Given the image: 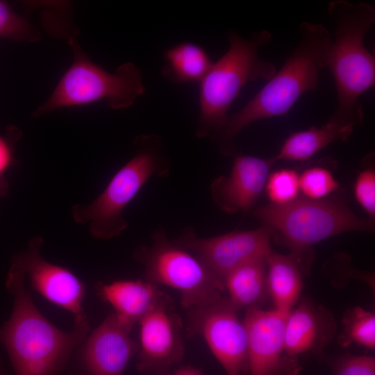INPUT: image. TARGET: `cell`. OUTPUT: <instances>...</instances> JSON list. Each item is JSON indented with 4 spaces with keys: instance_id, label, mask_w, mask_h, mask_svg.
<instances>
[{
    "instance_id": "1",
    "label": "cell",
    "mask_w": 375,
    "mask_h": 375,
    "mask_svg": "<svg viewBox=\"0 0 375 375\" xmlns=\"http://www.w3.org/2000/svg\"><path fill=\"white\" fill-rule=\"evenodd\" d=\"M26 278L22 267L12 259L6 288L13 297V308L0 326V343L15 375H59L88 335L90 324L74 323L68 332L57 328L38 309L26 289Z\"/></svg>"
},
{
    "instance_id": "2",
    "label": "cell",
    "mask_w": 375,
    "mask_h": 375,
    "mask_svg": "<svg viewBox=\"0 0 375 375\" xmlns=\"http://www.w3.org/2000/svg\"><path fill=\"white\" fill-rule=\"evenodd\" d=\"M331 42L332 36L323 25L301 23L298 41L282 67L249 101L228 117L213 140L222 155L235 153V138L247 126L286 115L301 96L318 90L319 74L326 67Z\"/></svg>"
},
{
    "instance_id": "3",
    "label": "cell",
    "mask_w": 375,
    "mask_h": 375,
    "mask_svg": "<svg viewBox=\"0 0 375 375\" xmlns=\"http://www.w3.org/2000/svg\"><path fill=\"white\" fill-rule=\"evenodd\" d=\"M327 12L335 24L326 65L337 92L333 115L356 128L364 119L360 97L375 85V58L364 44L375 23V9L367 3L334 0Z\"/></svg>"
},
{
    "instance_id": "4",
    "label": "cell",
    "mask_w": 375,
    "mask_h": 375,
    "mask_svg": "<svg viewBox=\"0 0 375 375\" xmlns=\"http://www.w3.org/2000/svg\"><path fill=\"white\" fill-rule=\"evenodd\" d=\"M267 30L253 32L244 38L229 31V47L201 81L199 112L194 133L212 141L228 121V112L242 88L248 83L268 81L276 72L273 63L261 59L258 52L271 42Z\"/></svg>"
},
{
    "instance_id": "5",
    "label": "cell",
    "mask_w": 375,
    "mask_h": 375,
    "mask_svg": "<svg viewBox=\"0 0 375 375\" xmlns=\"http://www.w3.org/2000/svg\"><path fill=\"white\" fill-rule=\"evenodd\" d=\"M133 144L134 155L113 175L103 191L91 203L72 208L74 221L88 223L97 239L109 240L125 231L128 226L122 215L125 208L150 178L169 174L171 160L159 135H138Z\"/></svg>"
},
{
    "instance_id": "6",
    "label": "cell",
    "mask_w": 375,
    "mask_h": 375,
    "mask_svg": "<svg viewBox=\"0 0 375 375\" xmlns=\"http://www.w3.org/2000/svg\"><path fill=\"white\" fill-rule=\"evenodd\" d=\"M344 194L336 192L321 199L298 197L283 204H267L253 215L273 231V236L302 261L316 243L349 231H372L374 223L351 210Z\"/></svg>"
},
{
    "instance_id": "7",
    "label": "cell",
    "mask_w": 375,
    "mask_h": 375,
    "mask_svg": "<svg viewBox=\"0 0 375 375\" xmlns=\"http://www.w3.org/2000/svg\"><path fill=\"white\" fill-rule=\"evenodd\" d=\"M68 42L74 60L50 97L32 113L33 117L101 100L112 109H124L145 93L142 73L133 62L124 63L110 73L93 62L74 38L69 37Z\"/></svg>"
},
{
    "instance_id": "8",
    "label": "cell",
    "mask_w": 375,
    "mask_h": 375,
    "mask_svg": "<svg viewBox=\"0 0 375 375\" xmlns=\"http://www.w3.org/2000/svg\"><path fill=\"white\" fill-rule=\"evenodd\" d=\"M133 257L143 266L144 280L177 290L187 310L215 301L225 291L222 280L207 265L169 240L162 226L152 233L151 243L138 247Z\"/></svg>"
},
{
    "instance_id": "9",
    "label": "cell",
    "mask_w": 375,
    "mask_h": 375,
    "mask_svg": "<svg viewBox=\"0 0 375 375\" xmlns=\"http://www.w3.org/2000/svg\"><path fill=\"white\" fill-rule=\"evenodd\" d=\"M238 312L222 296L187 313V336H202L227 375L249 372L247 335Z\"/></svg>"
},
{
    "instance_id": "10",
    "label": "cell",
    "mask_w": 375,
    "mask_h": 375,
    "mask_svg": "<svg viewBox=\"0 0 375 375\" xmlns=\"http://www.w3.org/2000/svg\"><path fill=\"white\" fill-rule=\"evenodd\" d=\"M274 233L268 226L235 231L209 238L198 236L186 228L172 240L180 247L199 257L222 280L232 269L251 260L266 257L272 251Z\"/></svg>"
},
{
    "instance_id": "11",
    "label": "cell",
    "mask_w": 375,
    "mask_h": 375,
    "mask_svg": "<svg viewBox=\"0 0 375 375\" xmlns=\"http://www.w3.org/2000/svg\"><path fill=\"white\" fill-rule=\"evenodd\" d=\"M288 312L262 307L246 309L243 323L247 335L250 375H296L295 358L285 351Z\"/></svg>"
},
{
    "instance_id": "12",
    "label": "cell",
    "mask_w": 375,
    "mask_h": 375,
    "mask_svg": "<svg viewBox=\"0 0 375 375\" xmlns=\"http://www.w3.org/2000/svg\"><path fill=\"white\" fill-rule=\"evenodd\" d=\"M41 237H34L23 251L12 259L28 277L32 288L52 303L70 312L74 323L89 324L83 307L85 288L83 282L68 269L51 263L40 255Z\"/></svg>"
},
{
    "instance_id": "13",
    "label": "cell",
    "mask_w": 375,
    "mask_h": 375,
    "mask_svg": "<svg viewBox=\"0 0 375 375\" xmlns=\"http://www.w3.org/2000/svg\"><path fill=\"white\" fill-rule=\"evenodd\" d=\"M131 331L108 314L80 344L68 375H123L139 348Z\"/></svg>"
},
{
    "instance_id": "14",
    "label": "cell",
    "mask_w": 375,
    "mask_h": 375,
    "mask_svg": "<svg viewBox=\"0 0 375 375\" xmlns=\"http://www.w3.org/2000/svg\"><path fill=\"white\" fill-rule=\"evenodd\" d=\"M174 306L173 301L163 304L139 322V372L160 374L182 360L185 352L183 322L174 312Z\"/></svg>"
},
{
    "instance_id": "15",
    "label": "cell",
    "mask_w": 375,
    "mask_h": 375,
    "mask_svg": "<svg viewBox=\"0 0 375 375\" xmlns=\"http://www.w3.org/2000/svg\"><path fill=\"white\" fill-rule=\"evenodd\" d=\"M276 163L274 158L236 155L230 173L216 178L210 185L215 204L222 211L247 213L256 203Z\"/></svg>"
},
{
    "instance_id": "16",
    "label": "cell",
    "mask_w": 375,
    "mask_h": 375,
    "mask_svg": "<svg viewBox=\"0 0 375 375\" xmlns=\"http://www.w3.org/2000/svg\"><path fill=\"white\" fill-rule=\"evenodd\" d=\"M300 299L289 311L285 322V351L292 358L322 352L336 331V322L330 310L310 299Z\"/></svg>"
},
{
    "instance_id": "17",
    "label": "cell",
    "mask_w": 375,
    "mask_h": 375,
    "mask_svg": "<svg viewBox=\"0 0 375 375\" xmlns=\"http://www.w3.org/2000/svg\"><path fill=\"white\" fill-rule=\"evenodd\" d=\"M94 290L102 301L112 306L118 320L130 330L156 308L173 301L158 285L144 279L97 282Z\"/></svg>"
},
{
    "instance_id": "18",
    "label": "cell",
    "mask_w": 375,
    "mask_h": 375,
    "mask_svg": "<svg viewBox=\"0 0 375 375\" xmlns=\"http://www.w3.org/2000/svg\"><path fill=\"white\" fill-rule=\"evenodd\" d=\"M354 129L332 115L320 127L312 126L308 129L290 134L273 158L276 162L279 160L307 161L335 141H348Z\"/></svg>"
},
{
    "instance_id": "19",
    "label": "cell",
    "mask_w": 375,
    "mask_h": 375,
    "mask_svg": "<svg viewBox=\"0 0 375 375\" xmlns=\"http://www.w3.org/2000/svg\"><path fill=\"white\" fill-rule=\"evenodd\" d=\"M302 261L294 255L272 250L266 256L267 284L276 309L289 312L300 300L303 288Z\"/></svg>"
},
{
    "instance_id": "20",
    "label": "cell",
    "mask_w": 375,
    "mask_h": 375,
    "mask_svg": "<svg viewBox=\"0 0 375 375\" xmlns=\"http://www.w3.org/2000/svg\"><path fill=\"white\" fill-rule=\"evenodd\" d=\"M228 299L235 310L262 307L269 299L266 257L244 263L229 272L223 279Z\"/></svg>"
},
{
    "instance_id": "21",
    "label": "cell",
    "mask_w": 375,
    "mask_h": 375,
    "mask_svg": "<svg viewBox=\"0 0 375 375\" xmlns=\"http://www.w3.org/2000/svg\"><path fill=\"white\" fill-rule=\"evenodd\" d=\"M164 61L162 74L174 84L200 83L213 63L202 47L190 42L166 49Z\"/></svg>"
},
{
    "instance_id": "22",
    "label": "cell",
    "mask_w": 375,
    "mask_h": 375,
    "mask_svg": "<svg viewBox=\"0 0 375 375\" xmlns=\"http://www.w3.org/2000/svg\"><path fill=\"white\" fill-rule=\"evenodd\" d=\"M342 347L356 344L370 350L375 349V314L360 306L346 311L342 330L338 338Z\"/></svg>"
},
{
    "instance_id": "23",
    "label": "cell",
    "mask_w": 375,
    "mask_h": 375,
    "mask_svg": "<svg viewBox=\"0 0 375 375\" xmlns=\"http://www.w3.org/2000/svg\"><path fill=\"white\" fill-rule=\"evenodd\" d=\"M0 38L33 42L40 40V34L34 25L16 12L8 3L0 1Z\"/></svg>"
},
{
    "instance_id": "24",
    "label": "cell",
    "mask_w": 375,
    "mask_h": 375,
    "mask_svg": "<svg viewBox=\"0 0 375 375\" xmlns=\"http://www.w3.org/2000/svg\"><path fill=\"white\" fill-rule=\"evenodd\" d=\"M339 188V183L326 167H312L299 174V190L306 198L324 199L338 192Z\"/></svg>"
},
{
    "instance_id": "25",
    "label": "cell",
    "mask_w": 375,
    "mask_h": 375,
    "mask_svg": "<svg viewBox=\"0 0 375 375\" xmlns=\"http://www.w3.org/2000/svg\"><path fill=\"white\" fill-rule=\"evenodd\" d=\"M272 204L283 205L299 197V174L292 169H281L269 174L265 188Z\"/></svg>"
},
{
    "instance_id": "26",
    "label": "cell",
    "mask_w": 375,
    "mask_h": 375,
    "mask_svg": "<svg viewBox=\"0 0 375 375\" xmlns=\"http://www.w3.org/2000/svg\"><path fill=\"white\" fill-rule=\"evenodd\" d=\"M353 193L358 204L367 215V219L374 223L375 217V172L367 167L357 176Z\"/></svg>"
},
{
    "instance_id": "27",
    "label": "cell",
    "mask_w": 375,
    "mask_h": 375,
    "mask_svg": "<svg viewBox=\"0 0 375 375\" xmlns=\"http://www.w3.org/2000/svg\"><path fill=\"white\" fill-rule=\"evenodd\" d=\"M333 375H375V358L368 355L344 354L331 360Z\"/></svg>"
},
{
    "instance_id": "28",
    "label": "cell",
    "mask_w": 375,
    "mask_h": 375,
    "mask_svg": "<svg viewBox=\"0 0 375 375\" xmlns=\"http://www.w3.org/2000/svg\"><path fill=\"white\" fill-rule=\"evenodd\" d=\"M12 151L8 141L0 135V178L12 163Z\"/></svg>"
},
{
    "instance_id": "29",
    "label": "cell",
    "mask_w": 375,
    "mask_h": 375,
    "mask_svg": "<svg viewBox=\"0 0 375 375\" xmlns=\"http://www.w3.org/2000/svg\"><path fill=\"white\" fill-rule=\"evenodd\" d=\"M172 375H203V374L199 369L186 365L177 369Z\"/></svg>"
},
{
    "instance_id": "30",
    "label": "cell",
    "mask_w": 375,
    "mask_h": 375,
    "mask_svg": "<svg viewBox=\"0 0 375 375\" xmlns=\"http://www.w3.org/2000/svg\"><path fill=\"white\" fill-rule=\"evenodd\" d=\"M8 188V184L7 181L3 178H0V196L4 195Z\"/></svg>"
},
{
    "instance_id": "31",
    "label": "cell",
    "mask_w": 375,
    "mask_h": 375,
    "mask_svg": "<svg viewBox=\"0 0 375 375\" xmlns=\"http://www.w3.org/2000/svg\"><path fill=\"white\" fill-rule=\"evenodd\" d=\"M0 375H10L3 358L0 356Z\"/></svg>"
}]
</instances>
